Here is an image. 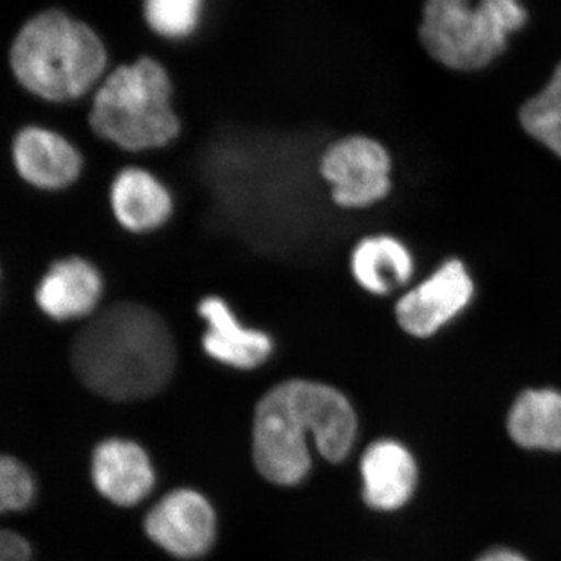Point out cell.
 <instances>
[{
	"label": "cell",
	"mask_w": 561,
	"mask_h": 561,
	"mask_svg": "<svg viewBox=\"0 0 561 561\" xmlns=\"http://www.w3.org/2000/svg\"><path fill=\"white\" fill-rule=\"evenodd\" d=\"M0 561H32V548L22 535L0 530Z\"/></svg>",
	"instance_id": "ffe728a7"
},
{
	"label": "cell",
	"mask_w": 561,
	"mask_h": 561,
	"mask_svg": "<svg viewBox=\"0 0 561 561\" xmlns=\"http://www.w3.org/2000/svg\"><path fill=\"white\" fill-rule=\"evenodd\" d=\"M13 160L22 179L39 190H65L79 179L83 160L65 136L41 127L24 128L13 144Z\"/></svg>",
	"instance_id": "8fae6325"
},
{
	"label": "cell",
	"mask_w": 561,
	"mask_h": 561,
	"mask_svg": "<svg viewBox=\"0 0 561 561\" xmlns=\"http://www.w3.org/2000/svg\"><path fill=\"white\" fill-rule=\"evenodd\" d=\"M362 496L368 507L394 512L412 500L419 485L415 457L402 443L383 438L371 443L360 459Z\"/></svg>",
	"instance_id": "30bf717a"
},
{
	"label": "cell",
	"mask_w": 561,
	"mask_h": 561,
	"mask_svg": "<svg viewBox=\"0 0 561 561\" xmlns=\"http://www.w3.org/2000/svg\"><path fill=\"white\" fill-rule=\"evenodd\" d=\"M103 295L102 273L90 261L66 257L55 262L36 289V305L57 321L91 316Z\"/></svg>",
	"instance_id": "4fadbf2b"
},
{
	"label": "cell",
	"mask_w": 561,
	"mask_h": 561,
	"mask_svg": "<svg viewBox=\"0 0 561 561\" xmlns=\"http://www.w3.org/2000/svg\"><path fill=\"white\" fill-rule=\"evenodd\" d=\"M357 438V415L348 398L328 383L290 379L268 390L253 420V460L265 481L294 486L312 467L313 442L321 457L341 463Z\"/></svg>",
	"instance_id": "6da1fadb"
},
{
	"label": "cell",
	"mask_w": 561,
	"mask_h": 561,
	"mask_svg": "<svg viewBox=\"0 0 561 561\" xmlns=\"http://www.w3.org/2000/svg\"><path fill=\"white\" fill-rule=\"evenodd\" d=\"M72 365L80 381L106 400H146L171 382L175 341L157 312L119 302L79 332Z\"/></svg>",
	"instance_id": "7a4b0ae2"
},
{
	"label": "cell",
	"mask_w": 561,
	"mask_h": 561,
	"mask_svg": "<svg viewBox=\"0 0 561 561\" xmlns=\"http://www.w3.org/2000/svg\"><path fill=\"white\" fill-rule=\"evenodd\" d=\"M216 513L205 496L180 489L162 497L147 513V537L165 552L183 560L198 559L216 540Z\"/></svg>",
	"instance_id": "52a82bcc"
},
{
	"label": "cell",
	"mask_w": 561,
	"mask_h": 561,
	"mask_svg": "<svg viewBox=\"0 0 561 561\" xmlns=\"http://www.w3.org/2000/svg\"><path fill=\"white\" fill-rule=\"evenodd\" d=\"M472 280L460 261H448L397 305L402 330L415 337H430L460 311L472 297Z\"/></svg>",
	"instance_id": "ba28073f"
},
{
	"label": "cell",
	"mask_w": 561,
	"mask_h": 561,
	"mask_svg": "<svg viewBox=\"0 0 561 561\" xmlns=\"http://www.w3.org/2000/svg\"><path fill=\"white\" fill-rule=\"evenodd\" d=\"M512 440L531 451H561V393L552 389L526 390L507 419Z\"/></svg>",
	"instance_id": "9a60e30c"
},
{
	"label": "cell",
	"mask_w": 561,
	"mask_h": 561,
	"mask_svg": "<svg viewBox=\"0 0 561 561\" xmlns=\"http://www.w3.org/2000/svg\"><path fill=\"white\" fill-rule=\"evenodd\" d=\"M476 561H529L522 553L512 551V549L497 548L493 551L483 553L481 559Z\"/></svg>",
	"instance_id": "44dd1931"
},
{
	"label": "cell",
	"mask_w": 561,
	"mask_h": 561,
	"mask_svg": "<svg viewBox=\"0 0 561 561\" xmlns=\"http://www.w3.org/2000/svg\"><path fill=\"white\" fill-rule=\"evenodd\" d=\"M203 0H146L144 14L151 31L164 38L192 35L202 20Z\"/></svg>",
	"instance_id": "ac0fdd59"
},
{
	"label": "cell",
	"mask_w": 561,
	"mask_h": 561,
	"mask_svg": "<svg viewBox=\"0 0 561 561\" xmlns=\"http://www.w3.org/2000/svg\"><path fill=\"white\" fill-rule=\"evenodd\" d=\"M106 62L98 33L60 10L43 11L25 22L10 50L18 81L49 102L83 98L102 79Z\"/></svg>",
	"instance_id": "3957f363"
},
{
	"label": "cell",
	"mask_w": 561,
	"mask_h": 561,
	"mask_svg": "<svg viewBox=\"0 0 561 561\" xmlns=\"http://www.w3.org/2000/svg\"><path fill=\"white\" fill-rule=\"evenodd\" d=\"M172 81L160 62L140 58L119 66L95 92L90 114L99 138L127 151L169 146L181 131L172 106Z\"/></svg>",
	"instance_id": "277c9868"
},
{
	"label": "cell",
	"mask_w": 561,
	"mask_h": 561,
	"mask_svg": "<svg viewBox=\"0 0 561 561\" xmlns=\"http://www.w3.org/2000/svg\"><path fill=\"white\" fill-rule=\"evenodd\" d=\"M351 272L362 289L373 295H387L411 279L413 260L398 239L370 236L353 250Z\"/></svg>",
	"instance_id": "2e32d148"
},
{
	"label": "cell",
	"mask_w": 561,
	"mask_h": 561,
	"mask_svg": "<svg viewBox=\"0 0 561 561\" xmlns=\"http://www.w3.org/2000/svg\"><path fill=\"white\" fill-rule=\"evenodd\" d=\"M36 483L22 461L0 456V513L25 511L35 501Z\"/></svg>",
	"instance_id": "d6986e66"
},
{
	"label": "cell",
	"mask_w": 561,
	"mask_h": 561,
	"mask_svg": "<svg viewBox=\"0 0 561 561\" xmlns=\"http://www.w3.org/2000/svg\"><path fill=\"white\" fill-rule=\"evenodd\" d=\"M390 171L389 151L367 136L335 140L319 161L332 202L345 209L368 208L382 201L390 191Z\"/></svg>",
	"instance_id": "8992f818"
},
{
	"label": "cell",
	"mask_w": 561,
	"mask_h": 561,
	"mask_svg": "<svg viewBox=\"0 0 561 561\" xmlns=\"http://www.w3.org/2000/svg\"><path fill=\"white\" fill-rule=\"evenodd\" d=\"M524 130L561 158V62L540 94L523 106Z\"/></svg>",
	"instance_id": "e0dca14e"
},
{
	"label": "cell",
	"mask_w": 561,
	"mask_h": 561,
	"mask_svg": "<svg viewBox=\"0 0 561 561\" xmlns=\"http://www.w3.org/2000/svg\"><path fill=\"white\" fill-rule=\"evenodd\" d=\"M110 202L121 227L135 234L164 227L173 213L171 191L154 173L140 168L117 173L111 184Z\"/></svg>",
	"instance_id": "5bb4252c"
},
{
	"label": "cell",
	"mask_w": 561,
	"mask_h": 561,
	"mask_svg": "<svg viewBox=\"0 0 561 561\" xmlns=\"http://www.w3.org/2000/svg\"><path fill=\"white\" fill-rule=\"evenodd\" d=\"M92 481L103 497L121 507H131L153 490V465L138 443L110 438L92 456Z\"/></svg>",
	"instance_id": "7c38bea8"
},
{
	"label": "cell",
	"mask_w": 561,
	"mask_h": 561,
	"mask_svg": "<svg viewBox=\"0 0 561 561\" xmlns=\"http://www.w3.org/2000/svg\"><path fill=\"white\" fill-rule=\"evenodd\" d=\"M198 316L206 323L202 346L210 359L243 371L254 370L271 359L275 350L272 335L245 327L224 298H203Z\"/></svg>",
	"instance_id": "9c48e42d"
},
{
	"label": "cell",
	"mask_w": 561,
	"mask_h": 561,
	"mask_svg": "<svg viewBox=\"0 0 561 561\" xmlns=\"http://www.w3.org/2000/svg\"><path fill=\"white\" fill-rule=\"evenodd\" d=\"M527 22L519 0H426L421 43L446 68H485Z\"/></svg>",
	"instance_id": "5b68a950"
}]
</instances>
